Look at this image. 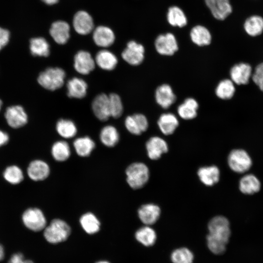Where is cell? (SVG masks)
<instances>
[{
  "instance_id": "27",
  "label": "cell",
  "mask_w": 263,
  "mask_h": 263,
  "mask_svg": "<svg viewBox=\"0 0 263 263\" xmlns=\"http://www.w3.org/2000/svg\"><path fill=\"white\" fill-rule=\"evenodd\" d=\"M198 175L203 184L211 186L219 181L220 171L215 166L203 167L198 169Z\"/></svg>"
},
{
  "instance_id": "2",
  "label": "cell",
  "mask_w": 263,
  "mask_h": 263,
  "mask_svg": "<svg viewBox=\"0 0 263 263\" xmlns=\"http://www.w3.org/2000/svg\"><path fill=\"white\" fill-rule=\"evenodd\" d=\"M66 73L60 67H49L39 75L38 83L46 90L54 91L61 88L65 83Z\"/></svg>"
},
{
  "instance_id": "1",
  "label": "cell",
  "mask_w": 263,
  "mask_h": 263,
  "mask_svg": "<svg viewBox=\"0 0 263 263\" xmlns=\"http://www.w3.org/2000/svg\"><path fill=\"white\" fill-rule=\"evenodd\" d=\"M208 230L207 244L208 249L215 255L224 254L231 235L228 219L223 216L213 217L208 223Z\"/></svg>"
},
{
  "instance_id": "9",
  "label": "cell",
  "mask_w": 263,
  "mask_h": 263,
  "mask_svg": "<svg viewBox=\"0 0 263 263\" xmlns=\"http://www.w3.org/2000/svg\"><path fill=\"white\" fill-rule=\"evenodd\" d=\"M154 44L157 52L163 56H172L178 49L175 37L169 33L158 36L155 39Z\"/></svg>"
},
{
  "instance_id": "5",
  "label": "cell",
  "mask_w": 263,
  "mask_h": 263,
  "mask_svg": "<svg viewBox=\"0 0 263 263\" xmlns=\"http://www.w3.org/2000/svg\"><path fill=\"white\" fill-rule=\"evenodd\" d=\"M227 162L231 169L239 173L246 172L252 165L250 155L242 149H235L231 151L228 156Z\"/></svg>"
},
{
  "instance_id": "39",
  "label": "cell",
  "mask_w": 263,
  "mask_h": 263,
  "mask_svg": "<svg viewBox=\"0 0 263 263\" xmlns=\"http://www.w3.org/2000/svg\"><path fill=\"white\" fill-rule=\"evenodd\" d=\"M194 257L193 252L185 247L174 249L170 255V260L173 263H193Z\"/></svg>"
},
{
  "instance_id": "31",
  "label": "cell",
  "mask_w": 263,
  "mask_h": 263,
  "mask_svg": "<svg viewBox=\"0 0 263 263\" xmlns=\"http://www.w3.org/2000/svg\"><path fill=\"white\" fill-rule=\"evenodd\" d=\"M73 146L76 153L80 156H89L94 149L95 144L90 137L85 136L75 139Z\"/></svg>"
},
{
  "instance_id": "40",
  "label": "cell",
  "mask_w": 263,
  "mask_h": 263,
  "mask_svg": "<svg viewBox=\"0 0 263 263\" xmlns=\"http://www.w3.org/2000/svg\"><path fill=\"white\" fill-rule=\"evenodd\" d=\"M109 109L111 117L117 119L123 113V104L120 96L116 93L108 94Z\"/></svg>"
},
{
  "instance_id": "21",
  "label": "cell",
  "mask_w": 263,
  "mask_h": 263,
  "mask_svg": "<svg viewBox=\"0 0 263 263\" xmlns=\"http://www.w3.org/2000/svg\"><path fill=\"white\" fill-rule=\"evenodd\" d=\"M146 148L149 158L152 160L159 159L162 154L168 151L167 142L158 136L150 138L146 144Z\"/></svg>"
},
{
  "instance_id": "10",
  "label": "cell",
  "mask_w": 263,
  "mask_h": 263,
  "mask_svg": "<svg viewBox=\"0 0 263 263\" xmlns=\"http://www.w3.org/2000/svg\"><path fill=\"white\" fill-rule=\"evenodd\" d=\"M94 116L101 121H106L111 117L109 109V96L105 93L96 95L91 104Z\"/></svg>"
},
{
  "instance_id": "37",
  "label": "cell",
  "mask_w": 263,
  "mask_h": 263,
  "mask_svg": "<svg viewBox=\"0 0 263 263\" xmlns=\"http://www.w3.org/2000/svg\"><path fill=\"white\" fill-rule=\"evenodd\" d=\"M235 87L234 82L228 79L221 81L215 89V94L218 97L223 100L231 98L234 94Z\"/></svg>"
},
{
  "instance_id": "3",
  "label": "cell",
  "mask_w": 263,
  "mask_h": 263,
  "mask_svg": "<svg viewBox=\"0 0 263 263\" xmlns=\"http://www.w3.org/2000/svg\"><path fill=\"white\" fill-rule=\"evenodd\" d=\"M44 237L47 242L56 244L66 241L71 234V227L60 219L53 220L44 229Z\"/></svg>"
},
{
  "instance_id": "45",
  "label": "cell",
  "mask_w": 263,
  "mask_h": 263,
  "mask_svg": "<svg viewBox=\"0 0 263 263\" xmlns=\"http://www.w3.org/2000/svg\"><path fill=\"white\" fill-rule=\"evenodd\" d=\"M8 140V135L6 132L0 130V147L6 144Z\"/></svg>"
},
{
  "instance_id": "47",
  "label": "cell",
  "mask_w": 263,
  "mask_h": 263,
  "mask_svg": "<svg viewBox=\"0 0 263 263\" xmlns=\"http://www.w3.org/2000/svg\"><path fill=\"white\" fill-rule=\"evenodd\" d=\"M4 257V250L2 245L0 244V261H1Z\"/></svg>"
},
{
  "instance_id": "19",
  "label": "cell",
  "mask_w": 263,
  "mask_h": 263,
  "mask_svg": "<svg viewBox=\"0 0 263 263\" xmlns=\"http://www.w3.org/2000/svg\"><path fill=\"white\" fill-rule=\"evenodd\" d=\"M94 60L96 65L101 69L107 71L113 70L118 62L115 54L107 49L99 51L95 56Z\"/></svg>"
},
{
  "instance_id": "49",
  "label": "cell",
  "mask_w": 263,
  "mask_h": 263,
  "mask_svg": "<svg viewBox=\"0 0 263 263\" xmlns=\"http://www.w3.org/2000/svg\"><path fill=\"white\" fill-rule=\"evenodd\" d=\"M2 101L0 99V110L1 107L2 106Z\"/></svg>"
},
{
  "instance_id": "29",
  "label": "cell",
  "mask_w": 263,
  "mask_h": 263,
  "mask_svg": "<svg viewBox=\"0 0 263 263\" xmlns=\"http://www.w3.org/2000/svg\"><path fill=\"white\" fill-rule=\"evenodd\" d=\"M190 36L192 42L200 46L208 45L211 42V36L209 31L202 25H197L192 28Z\"/></svg>"
},
{
  "instance_id": "33",
  "label": "cell",
  "mask_w": 263,
  "mask_h": 263,
  "mask_svg": "<svg viewBox=\"0 0 263 263\" xmlns=\"http://www.w3.org/2000/svg\"><path fill=\"white\" fill-rule=\"evenodd\" d=\"M29 47L32 55L34 56L47 57L50 54V45L42 37L31 38Z\"/></svg>"
},
{
  "instance_id": "46",
  "label": "cell",
  "mask_w": 263,
  "mask_h": 263,
  "mask_svg": "<svg viewBox=\"0 0 263 263\" xmlns=\"http://www.w3.org/2000/svg\"><path fill=\"white\" fill-rule=\"evenodd\" d=\"M43 2L47 5H53L56 3L58 0H41Z\"/></svg>"
},
{
  "instance_id": "35",
  "label": "cell",
  "mask_w": 263,
  "mask_h": 263,
  "mask_svg": "<svg viewBox=\"0 0 263 263\" xmlns=\"http://www.w3.org/2000/svg\"><path fill=\"white\" fill-rule=\"evenodd\" d=\"M79 222L83 230L88 234H95L100 229V222L92 213L87 212L82 215Z\"/></svg>"
},
{
  "instance_id": "28",
  "label": "cell",
  "mask_w": 263,
  "mask_h": 263,
  "mask_svg": "<svg viewBox=\"0 0 263 263\" xmlns=\"http://www.w3.org/2000/svg\"><path fill=\"white\" fill-rule=\"evenodd\" d=\"M99 138L101 143L105 146L113 147L119 140V134L114 126L108 125L101 129Z\"/></svg>"
},
{
  "instance_id": "18",
  "label": "cell",
  "mask_w": 263,
  "mask_h": 263,
  "mask_svg": "<svg viewBox=\"0 0 263 263\" xmlns=\"http://www.w3.org/2000/svg\"><path fill=\"white\" fill-rule=\"evenodd\" d=\"M66 88L69 98L82 99L87 94L88 84L82 78L74 77L67 81Z\"/></svg>"
},
{
  "instance_id": "6",
  "label": "cell",
  "mask_w": 263,
  "mask_h": 263,
  "mask_svg": "<svg viewBox=\"0 0 263 263\" xmlns=\"http://www.w3.org/2000/svg\"><path fill=\"white\" fill-rule=\"evenodd\" d=\"M24 225L31 230L38 232L46 226V219L42 211L38 208H29L22 214Z\"/></svg>"
},
{
  "instance_id": "44",
  "label": "cell",
  "mask_w": 263,
  "mask_h": 263,
  "mask_svg": "<svg viewBox=\"0 0 263 263\" xmlns=\"http://www.w3.org/2000/svg\"><path fill=\"white\" fill-rule=\"evenodd\" d=\"M8 263H34L30 260H26L20 253L14 254L10 258Z\"/></svg>"
},
{
  "instance_id": "23",
  "label": "cell",
  "mask_w": 263,
  "mask_h": 263,
  "mask_svg": "<svg viewBox=\"0 0 263 263\" xmlns=\"http://www.w3.org/2000/svg\"><path fill=\"white\" fill-rule=\"evenodd\" d=\"M160 215L159 207L154 204L143 205L138 210V215L141 221L146 225L154 224Z\"/></svg>"
},
{
  "instance_id": "32",
  "label": "cell",
  "mask_w": 263,
  "mask_h": 263,
  "mask_svg": "<svg viewBox=\"0 0 263 263\" xmlns=\"http://www.w3.org/2000/svg\"><path fill=\"white\" fill-rule=\"evenodd\" d=\"M136 240L146 246H152L156 242L157 236L154 230L146 225L139 228L135 233Z\"/></svg>"
},
{
  "instance_id": "30",
  "label": "cell",
  "mask_w": 263,
  "mask_h": 263,
  "mask_svg": "<svg viewBox=\"0 0 263 263\" xmlns=\"http://www.w3.org/2000/svg\"><path fill=\"white\" fill-rule=\"evenodd\" d=\"M56 129L58 134L65 139L74 137L77 132L75 124L69 119H59L56 123Z\"/></svg>"
},
{
  "instance_id": "16",
  "label": "cell",
  "mask_w": 263,
  "mask_h": 263,
  "mask_svg": "<svg viewBox=\"0 0 263 263\" xmlns=\"http://www.w3.org/2000/svg\"><path fill=\"white\" fill-rule=\"evenodd\" d=\"M214 18L224 20L232 12V9L229 0H205Z\"/></svg>"
},
{
  "instance_id": "11",
  "label": "cell",
  "mask_w": 263,
  "mask_h": 263,
  "mask_svg": "<svg viewBox=\"0 0 263 263\" xmlns=\"http://www.w3.org/2000/svg\"><path fill=\"white\" fill-rule=\"evenodd\" d=\"M73 25L75 32L81 35H86L94 29V23L91 16L85 11H79L74 15Z\"/></svg>"
},
{
  "instance_id": "43",
  "label": "cell",
  "mask_w": 263,
  "mask_h": 263,
  "mask_svg": "<svg viewBox=\"0 0 263 263\" xmlns=\"http://www.w3.org/2000/svg\"><path fill=\"white\" fill-rule=\"evenodd\" d=\"M10 36V32L7 29L0 27V51L8 44Z\"/></svg>"
},
{
  "instance_id": "4",
  "label": "cell",
  "mask_w": 263,
  "mask_h": 263,
  "mask_svg": "<svg viewBox=\"0 0 263 263\" xmlns=\"http://www.w3.org/2000/svg\"><path fill=\"white\" fill-rule=\"evenodd\" d=\"M126 180L132 188L137 189L142 188L149 178V170L144 163H133L126 170Z\"/></svg>"
},
{
  "instance_id": "7",
  "label": "cell",
  "mask_w": 263,
  "mask_h": 263,
  "mask_svg": "<svg viewBox=\"0 0 263 263\" xmlns=\"http://www.w3.org/2000/svg\"><path fill=\"white\" fill-rule=\"evenodd\" d=\"M145 49L144 46L134 40L129 41L121 53L122 59L132 66H138L144 60Z\"/></svg>"
},
{
  "instance_id": "34",
  "label": "cell",
  "mask_w": 263,
  "mask_h": 263,
  "mask_svg": "<svg viewBox=\"0 0 263 263\" xmlns=\"http://www.w3.org/2000/svg\"><path fill=\"white\" fill-rule=\"evenodd\" d=\"M244 27L248 35L259 36L263 32V18L258 15L250 16L245 21Z\"/></svg>"
},
{
  "instance_id": "24",
  "label": "cell",
  "mask_w": 263,
  "mask_h": 263,
  "mask_svg": "<svg viewBox=\"0 0 263 263\" xmlns=\"http://www.w3.org/2000/svg\"><path fill=\"white\" fill-rule=\"evenodd\" d=\"M239 187L242 193L247 195H252L260 190L261 183L255 175L247 174L241 178Z\"/></svg>"
},
{
  "instance_id": "15",
  "label": "cell",
  "mask_w": 263,
  "mask_h": 263,
  "mask_svg": "<svg viewBox=\"0 0 263 263\" xmlns=\"http://www.w3.org/2000/svg\"><path fill=\"white\" fill-rule=\"evenodd\" d=\"M70 27L69 24L63 20L54 22L50 28L49 33L54 40L57 44L63 45L69 39Z\"/></svg>"
},
{
  "instance_id": "17",
  "label": "cell",
  "mask_w": 263,
  "mask_h": 263,
  "mask_svg": "<svg viewBox=\"0 0 263 263\" xmlns=\"http://www.w3.org/2000/svg\"><path fill=\"white\" fill-rule=\"evenodd\" d=\"M252 75V68L247 63H240L234 65L230 69L231 80L237 85L247 84Z\"/></svg>"
},
{
  "instance_id": "22",
  "label": "cell",
  "mask_w": 263,
  "mask_h": 263,
  "mask_svg": "<svg viewBox=\"0 0 263 263\" xmlns=\"http://www.w3.org/2000/svg\"><path fill=\"white\" fill-rule=\"evenodd\" d=\"M29 178L35 181H42L48 177L50 173V168L44 161L35 160L32 161L27 168Z\"/></svg>"
},
{
  "instance_id": "8",
  "label": "cell",
  "mask_w": 263,
  "mask_h": 263,
  "mask_svg": "<svg viewBox=\"0 0 263 263\" xmlns=\"http://www.w3.org/2000/svg\"><path fill=\"white\" fill-rule=\"evenodd\" d=\"M94 58L85 50H80L74 57V68L75 71L82 75H87L93 71L95 67Z\"/></svg>"
},
{
  "instance_id": "13",
  "label": "cell",
  "mask_w": 263,
  "mask_h": 263,
  "mask_svg": "<svg viewBox=\"0 0 263 263\" xmlns=\"http://www.w3.org/2000/svg\"><path fill=\"white\" fill-rule=\"evenodd\" d=\"M8 124L12 128H19L27 122V115L23 108L19 105L8 107L5 113Z\"/></svg>"
},
{
  "instance_id": "26",
  "label": "cell",
  "mask_w": 263,
  "mask_h": 263,
  "mask_svg": "<svg viewBox=\"0 0 263 263\" xmlns=\"http://www.w3.org/2000/svg\"><path fill=\"white\" fill-rule=\"evenodd\" d=\"M157 125L161 132L165 135L172 134L179 125L176 116L172 113L161 114L157 121Z\"/></svg>"
},
{
  "instance_id": "38",
  "label": "cell",
  "mask_w": 263,
  "mask_h": 263,
  "mask_svg": "<svg viewBox=\"0 0 263 263\" xmlns=\"http://www.w3.org/2000/svg\"><path fill=\"white\" fill-rule=\"evenodd\" d=\"M167 19L169 23L173 26L182 27L187 24V19L184 12L175 6L169 9Z\"/></svg>"
},
{
  "instance_id": "41",
  "label": "cell",
  "mask_w": 263,
  "mask_h": 263,
  "mask_svg": "<svg viewBox=\"0 0 263 263\" xmlns=\"http://www.w3.org/2000/svg\"><path fill=\"white\" fill-rule=\"evenodd\" d=\"M4 179L12 184H18L23 179L21 169L17 166H10L6 168L3 172Z\"/></svg>"
},
{
  "instance_id": "20",
  "label": "cell",
  "mask_w": 263,
  "mask_h": 263,
  "mask_svg": "<svg viewBox=\"0 0 263 263\" xmlns=\"http://www.w3.org/2000/svg\"><path fill=\"white\" fill-rule=\"evenodd\" d=\"M155 98L157 103L163 109L169 108L176 98L172 88L167 84H163L157 88Z\"/></svg>"
},
{
  "instance_id": "36",
  "label": "cell",
  "mask_w": 263,
  "mask_h": 263,
  "mask_svg": "<svg viewBox=\"0 0 263 263\" xmlns=\"http://www.w3.org/2000/svg\"><path fill=\"white\" fill-rule=\"evenodd\" d=\"M51 153L56 160L63 162L69 158L71 154L70 148L66 141H58L52 146Z\"/></svg>"
},
{
  "instance_id": "25",
  "label": "cell",
  "mask_w": 263,
  "mask_h": 263,
  "mask_svg": "<svg viewBox=\"0 0 263 263\" xmlns=\"http://www.w3.org/2000/svg\"><path fill=\"white\" fill-rule=\"evenodd\" d=\"M199 104L193 98H186L177 108V113L184 120H190L196 117Z\"/></svg>"
},
{
  "instance_id": "14",
  "label": "cell",
  "mask_w": 263,
  "mask_h": 263,
  "mask_svg": "<svg viewBox=\"0 0 263 263\" xmlns=\"http://www.w3.org/2000/svg\"><path fill=\"white\" fill-rule=\"evenodd\" d=\"M115 38L114 32L108 27L98 26L93 31V40L98 47H109L113 44Z\"/></svg>"
},
{
  "instance_id": "48",
  "label": "cell",
  "mask_w": 263,
  "mask_h": 263,
  "mask_svg": "<svg viewBox=\"0 0 263 263\" xmlns=\"http://www.w3.org/2000/svg\"><path fill=\"white\" fill-rule=\"evenodd\" d=\"M96 263H110L107 261H100L96 262Z\"/></svg>"
},
{
  "instance_id": "42",
  "label": "cell",
  "mask_w": 263,
  "mask_h": 263,
  "mask_svg": "<svg viewBox=\"0 0 263 263\" xmlns=\"http://www.w3.org/2000/svg\"><path fill=\"white\" fill-rule=\"evenodd\" d=\"M253 82L263 92V63L258 65L252 76Z\"/></svg>"
},
{
  "instance_id": "12",
  "label": "cell",
  "mask_w": 263,
  "mask_h": 263,
  "mask_svg": "<svg viewBox=\"0 0 263 263\" xmlns=\"http://www.w3.org/2000/svg\"><path fill=\"white\" fill-rule=\"evenodd\" d=\"M125 128L131 133L140 135L148 128L149 123L147 117L142 113H134L127 116L124 121Z\"/></svg>"
}]
</instances>
